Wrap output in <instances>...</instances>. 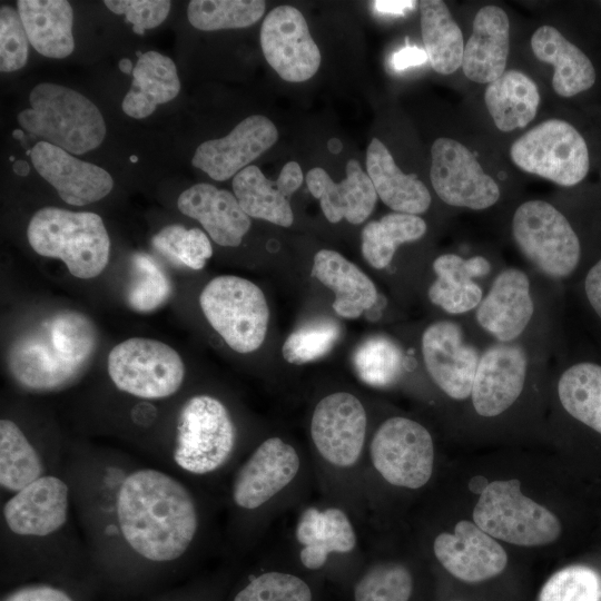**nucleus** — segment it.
I'll list each match as a JSON object with an SVG mask.
<instances>
[{
    "label": "nucleus",
    "mask_w": 601,
    "mask_h": 601,
    "mask_svg": "<svg viewBox=\"0 0 601 601\" xmlns=\"http://www.w3.org/2000/svg\"><path fill=\"white\" fill-rule=\"evenodd\" d=\"M180 81L175 62L150 50L138 58L132 71L131 88L122 99L126 115L136 119L150 116L158 105L177 97Z\"/></svg>",
    "instance_id": "obj_32"
},
{
    "label": "nucleus",
    "mask_w": 601,
    "mask_h": 601,
    "mask_svg": "<svg viewBox=\"0 0 601 601\" xmlns=\"http://www.w3.org/2000/svg\"><path fill=\"white\" fill-rule=\"evenodd\" d=\"M27 237L37 254L62 260L77 278L97 277L109 260L110 239L95 213L41 208L31 217Z\"/></svg>",
    "instance_id": "obj_5"
},
{
    "label": "nucleus",
    "mask_w": 601,
    "mask_h": 601,
    "mask_svg": "<svg viewBox=\"0 0 601 601\" xmlns=\"http://www.w3.org/2000/svg\"><path fill=\"white\" fill-rule=\"evenodd\" d=\"M231 601H312L309 587L298 577L265 572L250 578Z\"/></svg>",
    "instance_id": "obj_47"
},
{
    "label": "nucleus",
    "mask_w": 601,
    "mask_h": 601,
    "mask_svg": "<svg viewBox=\"0 0 601 601\" xmlns=\"http://www.w3.org/2000/svg\"><path fill=\"white\" fill-rule=\"evenodd\" d=\"M107 370L118 391L140 401L135 407L174 396L185 378L180 355L160 341L144 337L117 344L108 355Z\"/></svg>",
    "instance_id": "obj_8"
},
{
    "label": "nucleus",
    "mask_w": 601,
    "mask_h": 601,
    "mask_svg": "<svg viewBox=\"0 0 601 601\" xmlns=\"http://www.w3.org/2000/svg\"><path fill=\"white\" fill-rule=\"evenodd\" d=\"M433 550L449 573L470 583L496 577L508 564V554L503 546L467 520L459 521L453 533L439 534Z\"/></svg>",
    "instance_id": "obj_18"
},
{
    "label": "nucleus",
    "mask_w": 601,
    "mask_h": 601,
    "mask_svg": "<svg viewBox=\"0 0 601 601\" xmlns=\"http://www.w3.org/2000/svg\"><path fill=\"white\" fill-rule=\"evenodd\" d=\"M260 46L268 65L286 81H306L319 68V49L304 16L295 7L278 6L266 14Z\"/></svg>",
    "instance_id": "obj_13"
},
{
    "label": "nucleus",
    "mask_w": 601,
    "mask_h": 601,
    "mask_svg": "<svg viewBox=\"0 0 601 601\" xmlns=\"http://www.w3.org/2000/svg\"><path fill=\"white\" fill-rule=\"evenodd\" d=\"M473 522L495 540L520 546H540L561 534L559 519L521 492L520 481L486 484L473 510Z\"/></svg>",
    "instance_id": "obj_6"
},
{
    "label": "nucleus",
    "mask_w": 601,
    "mask_h": 601,
    "mask_svg": "<svg viewBox=\"0 0 601 601\" xmlns=\"http://www.w3.org/2000/svg\"><path fill=\"white\" fill-rule=\"evenodd\" d=\"M233 190L242 209L249 217L283 227L293 224L294 216L287 197L257 166L250 165L239 171L233 179Z\"/></svg>",
    "instance_id": "obj_37"
},
{
    "label": "nucleus",
    "mask_w": 601,
    "mask_h": 601,
    "mask_svg": "<svg viewBox=\"0 0 601 601\" xmlns=\"http://www.w3.org/2000/svg\"><path fill=\"white\" fill-rule=\"evenodd\" d=\"M30 158L38 174L69 205L85 206L98 201L114 187L108 171L49 142H37L31 148Z\"/></svg>",
    "instance_id": "obj_20"
},
{
    "label": "nucleus",
    "mask_w": 601,
    "mask_h": 601,
    "mask_svg": "<svg viewBox=\"0 0 601 601\" xmlns=\"http://www.w3.org/2000/svg\"><path fill=\"white\" fill-rule=\"evenodd\" d=\"M366 169L377 197L396 213L418 215L431 205V194L415 175L404 174L387 147L373 138L366 151Z\"/></svg>",
    "instance_id": "obj_27"
},
{
    "label": "nucleus",
    "mask_w": 601,
    "mask_h": 601,
    "mask_svg": "<svg viewBox=\"0 0 601 601\" xmlns=\"http://www.w3.org/2000/svg\"><path fill=\"white\" fill-rule=\"evenodd\" d=\"M30 108L21 110L19 125L32 137L70 154L99 147L106 124L97 106L82 93L57 83H39L29 95Z\"/></svg>",
    "instance_id": "obj_4"
},
{
    "label": "nucleus",
    "mask_w": 601,
    "mask_h": 601,
    "mask_svg": "<svg viewBox=\"0 0 601 601\" xmlns=\"http://www.w3.org/2000/svg\"><path fill=\"white\" fill-rule=\"evenodd\" d=\"M46 324L52 344L61 356L83 367L92 355L97 343L92 322L79 312L63 311Z\"/></svg>",
    "instance_id": "obj_41"
},
{
    "label": "nucleus",
    "mask_w": 601,
    "mask_h": 601,
    "mask_svg": "<svg viewBox=\"0 0 601 601\" xmlns=\"http://www.w3.org/2000/svg\"><path fill=\"white\" fill-rule=\"evenodd\" d=\"M539 601H601V577L585 565L565 566L546 580Z\"/></svg>",
    "instance_id": "obj_46"
},
{
    "label": "nucleus",
    "mask_w": 601,
    "mask_h": 601,
    "mask_svg": "<svg viewBox=\"0 0 601 601\" xmlns=\"http://www.w3.org/2000/svg\"><path fill=\"white\" fill-rule=\"evenodd\" d=\"M431 156V183L445 204L482 210L499 200L497 183L463 144L452 138H437L432 145Z\"/></svg>",
    "instance_id": "obj_12"
},
{
    "label": "nucleus",
    "mask_w": 601,
    "mask_h": 601,
    "mask_svg": "<svg viewBox=\"0 0 601 601\" xmlns=\"http://www.w3.org/2000/svg\"><path fill=\"white\" fill-rule=\"evenodd\" d=\"M236 446V427L216 397L198 394L179 407L159 465L173 472L205 476L225 466Z\"/></svg>",
    "instance_id": "obj_3"
},
{
    "label": "nucleus",
    "mask_w": 601,
    "mask_h": 601,
    "mask_svg": "<svg viewBox=\"0 0 601 601\" xmlns=\"http://www.w3.org/2000/svg\"><path fill=\"white\" fill-rule=\"evenodd\" d=\"M373 7L378 11L380 13H386V14H402L405 13L406 10L414 8V6L418 4L416 1H373Z\"/></svg>",
    "instance_id": "obj_54"
},
{
    "label": "nucleus",
    "mask_w": 601,
    "mask_h": 601,
    "mask_svg": "<svg viewBox=\"0 0 601 601\" xmlns=\"http://www.w3.org/2000/svg\"><path fill=\"white\" fill-rule=\"evenodd\" d=\"M534 56L554 68L552 87L564 98L589 90L597 73L590 58L556 28L543 24L531 37Z\"/></svg>",
    "instance_id": "obj_26"
},
{
    "label": "nucleus",
    "mask_w": 601,
    "mask_h": 601,
    "mask_svg": "<svg viewBox=\"0 0 601 601\" xmlns=\"http://www.w3.org/2000/svg\"><path fill=\"white\" fill-rule=\"evenodd\" d=\"M583 289L588 305L601 322V257L588 269Z\"/></svg>",
    "instance_id": "obj_50"
},
{
    "label": "nucleus",
    "mask_w": 601,
    "mask_h": 601,
    "mask_svg": "<svg viewBox=\"0 0 601 601\" xmlns=\"http://www.w3.org/2000/svg\"><path fill=\"white\" fill-rule=\"evenodd\" d=\"M421 32L431 67L441 75H451L461 66L464 52L463 33L447 6L441 0L418 2Z\"/></svg>",
    "instance_id": "obj_34"
},
{
    "label": "nucleus",
    "mask_w": 601,
    "mask_h": 601,
    "mask_svg": "<svg viewBox=\"0 0 601 601\" xmlns=\"http://www.w3.org/2000/svg\"><path fill=\"white\" fill-rule=\"evenodd\" d=\"M12 169L18 176L24 177L30 173V165L26 160L18 159L13 162Z\"/></svg>",
    "instance_id": "obj_55"
},
{
    "label": "nucleus",
    "mask_w": 601,
    "mask_h": 601,
    "mask_svg": "<svg viewBox=\"0 0 601 601\" xmlns=\"http://www.w3.org/2000/svg\"><path fill=\"white\" fill-rule=\"evenodd\" d=\"M299 469L295 449L279 437L264 441L238 469L231 500L242 510H255L288 485Z\"/></svg>",
    "instance_id": "obj_17"
},
{
    "label": "nucleus",
    "mask_w": 601,
    "mask_h": 601,
    "mask_svg": "<svg viewBox=\"0 0 601 601\" xmlns=\"http://www.w3.org/2000/svg\"><path fill=\"white\" fill-rule=\"evenodd\" d=\"M304 180L300 166L296 161H288L284 165L277 178L276 186L278 190L288 197L294 194Z\"/></svg>",
    "instance_id": "obj_51"
},
{
    "label": "nucleus",
    "mask_w": 601,
    "mask_h": 601,
    "mask_svg": "<svg viewBox=\"0 0 601 601\" xmlns=\"http://www.w3.org/2000/svg\"><path fill=\"white\" fill-rule=\"evenodd\" d=\"M526 355L516 345L497 344L480 357L471 397L477 414L492 417L520 396L526 376Z\"/></svg>",
    "instance_id": "obj_21"
},
{
    "label": "nucleus",
    "mask_w": 601,
    "mask_h": 601,
    "mask_svg": "<svg viewBox=\"0 0 601 601\" xmlns=\"http://www.w3.org/2000/svg\"><path fill=\"white\" fill-rule=\"evenodd\" d=\"M436 279L428 288L430 300L450 314L466 313L482 300V289L474 277L486 275L491 267L482 256L464 259L455 254L439 256L433 263Z\"/></svg>",
    "instance_id": "obj_29"
},
{
    "label": "nucleus",
    "mask_w": 601,
    "mask_h": 601,
    "mask_svg": "<svg viewBox=\"0 0 601 601\" xmlns=\"http://www.w3.org/2000/svg\"><path fill=\"white\" fill-rule=\"evenodd\" d=\"M328 149L334 154L339 152L341 149H342L341 141L338 139H335V138L331 139L328 141Z\"/></svg>",
    "instance_id": "obj_57"
},
{
    "label": "nucleus",
    "mask_w": 601,
    "mask_h": 601,
    "mask_svg": "<svg viewBox=\"0 0 601 601\" xmlns=\"http://www.w3.org/2000/svg\"><path fill=\"white\" fill-rule=\"evenodd\" d=\"M533 312L528 275L509 268L494 279L489 294L476 307L475 316L483 329L501 343H509L523 333Z\"/></svg>",
    "instance_id": "obj_22"
},
{
    "label": "nucleus",
    "mask_w": 601,
    "mask_h": 601,
    "mask_svg": "<svg viewBox=\"0 0 601 601\" xmlns=\"http://www.w3.org/2000/svg\"><path fill=\"white\" fill-rule=\"evenodd\" d=\"M541 96L526 73L510 69L487 83L485 107L495 127L504 132L526 127L535 117Z\"/></svg>",
    "instance_id": "obj_33"
},
{
    "label": "nucleus",
    "mask_w": 601,
    "mask_h": 601,
    "mask_svg": "<svg viewBox=\"0 0 601 601\" xmlns=\"http://www.w3.org/2000/svg\"><path fill=\"white\" fill-rule=\"evenodd\" d=\"M426 59L425 51L415 47H406L395 52L391 62L394 69L402 70L411 66L421 65Z\"/></svg>",
    "instance_id": "obj_52"
},
{
    "label": "nucleus",
    "mask_w": 601,
    "mask_h": 601,
    "mask_svg": "<svg viewBox=\"0 0 601 601\" xmlns=\"http://www.w3.org/2000/svg\"><path fill=\"white\" fill-rule=\"evenodd\" d=\"M262 0H193L187 17L193 27L203 31L246 28L264 14Z\"/></svg>",
    "instance_id": "obj_39"
},
{
    "label": "nucleus",
    "mask_w": 601,
    "mask_h": 601,
    "mask_svg": "<svg viewBox=\"0 0 601 601\" xmlns=\"http://www.w3.org/2000/svg\"><path fill=\"white\" fill-rule=\"evenodd\" d=\"M296 539L303 544L300 561L312 570L322 568L329 553H347L356 544L355 533L347 515L336 508H328L325 511L306 509L298 521Z\"/></svg>",
    "instance_id": "obj_31"
},
{
    "label": "nucleus",
    "mask_w": 601,
    "mask_h": 601,
    "mask_svg": "<svg viewBox=\"0 0 601 601\" xmlns=\"http://www.w3.org/2000/svg\"><path fill=\"white\" fill-rule=\"evenodd\" d=\"M12 136L19 139L21 142H24V132L21 129L13 130Z\"/></svg>",
    "instance_id": "obj_58"
},
{
    "label": "nucleus",
    "mask_w": 601,
    "mask_h": 601,
    "mask_svg": "<svg viewBox=\"0 0 601 601\" xmlns=\"http://www.w3.org/2000/svg\"><path fill=\"white\" fill-rule=\"evenodd\" d=\"M374 467L395 486L418 489L433 472L434 445L420 423L401 416L383 422L371 443Z\"/></svg>",
    "instance_id": "obj_11"
},
{
    "label": "nucleus",
    "mask_w": 601,
    "mask_h": 601,
    "mask_svg": "<svg viewBox=\"0 0 601 601\" xmlns=\"http://www.w3.org/2000/svg\"><path fill=\"white\" fill-rule=\"evenodd\" d=\"M118 66H119V69L126 75L132 73L134 71L132 63L128 58H122L118 62Z\"/></svg>",
    "instance_id": "obj_56"
},
{
    "label": "nucleus",
    "mask_w": 601,
    "mask_h": 601,
    "mask_svg": "<svg viewBox=\"0 0 601 601\" xmlns=\"http://www.w3.org/2000/svg\"><path fill=\"white\" fill-rule=\"evenodd\" d=\"M177 206L180 213L198 220L220 246H238L250 228V218L234 194L200 183L184 190Z\"/></svg>",
    "instance_id": "obj_24"
},
{
    "label": "nucleus",
    "mask_w": 601,
    "mask_h": 601,
    "mask_svg": "<svg viewBox=\"0 0 601 601\" xmlns=\"http://www.w3.org/2000/svg\"><path fill=\"white\" fill-rule=\"evenodd\" d=\"M104 3L111 12L124 14L134 32L140 36L161 24L171 7L167 0H105Z\"/></svg>",
    "instance_id": "obj_49"
},
{
    "label": "nucleus",
    "mask_w": 601,
    "mask_h": 601,
    "mask_svg": "<svg viewBox=\"0 0 601 601\" xmlns=\"http://www.w3.org/2000/svg\"><path fill=\"white\" fill-rule=\"evenodd\" d=\"M339 337L337 323L317 319L297 327L282 347L283 357L290 364H305L326 355Z\"/></svg>",
    "instance_id": "obj_45"
},
{
    "label": "nucleus",
    "mask_w": 601,
    "mask_h": 601,
    "mask_svg": "<svg viewBox=\"0 0 601 601\" xmlns=\"http://www.w3.org/2000/svg\"><path fill=\"white\" fill-rule=\"evenodd\" d=\"M138 158L135 155L130 156V161L136 162Z\"/></svg>",
    "instance_id": "obj_59"
},
{
    "label": "nucleus",
    "mask_w": 601,
    "mask_h": 601,
    "mask_svg": "<svg viewBox=\"0 0 601 601\" xmlns=\"http://www.w3.org/2000/svg\"><path fill=\"white\" fill-rule=\"evenodd\" d=\"M134 601H195L194 593L186 587H170L148 597Z\"/></svg>",
    "instance_id": "obj_53"
},
{
    "label": "nucleus",
    "mask_w": 601,
    "mask_h": 601,
    "mask_svg": "<svg viewBox=\"0 0 601 601\" xmlns=\"http://www.w3.org/2000/svg\"><path fill=\"white\" fill-rule=\"evenodd\" d=\"M199 304L208 323L235 352L250 353L263 344L269 308L253 282L234 275L215 277L203 288Z\"/></svg>",
    "instance_id": "obj_7"
},
{
    "label": "nucleus",
    "mask_w": 601,
    "mask_h": 601,
    "mask_svg": "<svg viewBox=\"0 0 601 601\" xmlns=\"http://www.w3.org/2000/svg\"><path fill=\"white\" fill-rule=\"evenodd\" d=\"M312 275L333 290V308L342 317L357 318L377 300L372 279L335 250L322 249L315 254Z\"/></svg>",
    "instance_id": "obj_28"
},
{
    "label": "nucleus",
    "mask_w": 601,
    "mask_h": 601,
    "mask_svg": "<svg viewBox=\"0 0 601 601\" xmlns=\"http://www.w3.org/2000/svg\"><path fill=\"white\" fill-rule=\"evenodd\" d=\"M91 577L35 579L1 588L0 601H98Z\"/></svg>",
    "instance_id": "obj_38"
},
{
    "label": "nucleus",
    "mask_w": 601,
    "mask_h": 601,
    "mask_svg": "<svg viewBox=\"0 0 601 601\" xmlns=\"http://www.w3.org/2000/svg\"><path fill=\"white\" fill-rule=\"evenodd\" d=\"M563 408L577 421L601 435V364L578 362L559 378Z\"/></svg>",
    "instance_id": "obj_35"
},
{
    "label": "nucleus",
    "mask_w": 601,
    "mask_h": 601,
    "mask_svg": "<svg viewBox=\"0 0 601 601\" xmlns=\"http://www.w3.org/2000/svg\"><path fill=\"white\" fill-rule=\"evenodd\" d=\"M413 589L410 571L395 562L368 569L354 589L355 601H408Z\"/></svg>",
    "instance_id": "obj_44"
},
{
    "label": "nucleus",
    "mask_w": 601,
    "mask_h": 601,
    "mask_svg": "<svg viewBox=\"0 0 601 601\" xmlns=\"http://www.w3.org/2000/svg\"><path fill=\"white\" fill-rule=\"evenodd\" d=\"M28 36L18 10L2 4L0 8V70L12 72L28 60Z\"/></svg>",
    "instance_id": "obj_48"
},
{
    "label": "nucleus",
    "mask_w": 601,
    "mask_h": 601,
    "mask_svg": "<svg viewBox=\"0 0 601 601\" xmlns=\"http://www.w3.org/2000/svg\"><path fill=\"white\" fill-rule=\"evenodd\" d=\"M426 228V223L418 215L390 213L363 228L362 255L372 267L385 268L400 245L422 238Z\"/></svg>",
    "instance_id": "obj_36"
},
{
    "label": "nucleus",
    "mask_w": 601,
    "mask_h": 601,
    "mask_svg": "<svg viewBox=\"0 0 601 601\" xmlns=\"http://www.w3.org/2000/svg\"><path fill=\"white\" fill-rule=\"evenodd\" d=\"M131 278L126 299L131 309L149 313L164 305L173 293L171 282L154 257L136 253L130 262Z\"/></svg>",
    "instance_id": "obj_40"
},
{
    "label": "nucleus",
    "mask_w": 601,
    "mask_h": 601,
    "mask_svg": "<svg viewBox=\"0 0 601 601\" xmlns=\"http://www.w3.org/2000/svg\"><path fill=\"white\" fill-rule=\"evenodd\" d=\"M0 523L1 588L45 578H93L63 475L43 476L2 500Z\"/></svg>",
    "instance_id": "obj_2"
},
{
    "label": "nucleus",
    "mask_w": 601,
    "mask_h": 601,
    "mask_svg": "<svg viewBox=\"0 0 601 601\" xmlns=\"http://www.w3.org/2000/svg\"><path fill=\"white\" fill-rule=\"evenodd\" d=\"M510 156L521 170L563 187L581 183L590 168L583 136L562 119H548L525 131L512 144Z\"/></svg>",
    "instance_id": "obj_9"
},
{
    "label": "nucleus",
    "mask_w": 601,
    "mask_h": 601,
    "mask_svg": "<svg viewBox=\"0 0 601 601\" xmlns=\"http://www.w3.org/2000/svg\"><path fill=\"white\" fill-rule=\"evenodd\" d=\"M154 248L171 262L191 269H201L211 257L213 248L207 235L199 228L187 229L168 225L152 237Z\"/></svg>",
    "instance_id": "obj_43"
},
{
    "label": "nucleus",
    "mask_w": 601,
    "mask_h": 601,
    "mask_svg": "<svg viewBox=\"0 0 601 601\" xmlns=\"http://www.w3.org/2000/svg\"><path fill=\"white\" fill-rule=\"evenodd\" d=\"M422 355L431 378L446 395L454 400L471 395L480 358L455 323L431 324L422 335Z\"/></svg>",
    "instance_id": "obj_15"
},
{
    "label": "nucleus",
    "mask_w": 601,
    "mask_h": 601,
    "mask_svg": "<svg viewBox=\"0 0 601 601\" xmlns=\"http://www.w3.org/2000/svg\"><path fill=\"white\" fill-rule=\"evenodd\" d=\"M8 368L21 388L33 393H48L70 385L83 367L61 356L45 324L12 344L8 354Z\"/></svg>",
    "instance_id": "obj_19"
},
{
    "label": "nucleus",
    "mask_w": 601,
    "mask_h": 601,
    "mask_svg": "<svg viewBox=\"0 0 601 601\" xmlns=\"http://www.w3.org/2000/svg\"><path fill=\"white\" fill-rule=\"evenodd\" d=\"M512 234L521 253L544 275L564 278L581 262V243L568 218L544 200L520 205L512 219Z\"/></svg>",
    "instance_id": "obj_10"
},
{
    "label": "nucleus",
    "mask_w": 601,
    "mask_h": 601,
    "mask_svg": "<svg viewBox=\"0 0 601 601\" xmlns=\"http://www.w3.org/2000/svg\"><path fill=\"white\" fill-rule=\"evenodd\" d=\"M366 433V413L359 400L346 392L322 398L313 413L311 434L321 455L347 467L358 460Z\"/></svg>",
    "instance_id": "obj_14"
},
{
    "label": "nucleus",
    "mask_w": 601,
    "mask_h": 601,
    "mask_svg": "<svg viewBox=\"0 0 601 601\" xmlns=\"http://www.w3.org/2000/svg\"><path fill=\"white\" fill-rule=\"evenodd\" d=\"M278 139L276 126L267 117L253 115L227 136L200 144L191 165L217 181L235 177Z\"/></svg>",
    "instance_id": "obj_16"
},
{
    "label": "nucleus",
    "mask_w": 601,
    "mask_h": 601,
    "mask_svg": "<svg viewBox=\"0 0 601 601\" xmlns=\"http://www.w3.org/2000/svg\"><path fill=\"white\" fill-rule=\"evenodd\" d=\"M62 475L101 597L134 601L175 585L201 524L183 479L119 452L76 446Z\"/></svg>",
    "instance_id": "obj_1"
},
{
    "label": "nucleus",
    "mask_w": 601,
    "mask_h": 601,
    "mask_svg": "<svg viewBox=\"0 0 601 601\" xmlns=\"http://www.w3.org/2000/svg\"><path fill=\"white\" fill-rule=\"evenodd\" d=\"M359 378L373 386H386L395 381L402 368V352L385 336L366 338L353 355Z\"/></svg>",
    "instance_id": "obj_42"
},
{
    "label": "nucleus",
    "mask_w": 601,
    "mask_h": 601,
    "mask_svg": "<svg viewBox=\"0 0 601 601\" xmlns=\"http://www.w3.org/2000/svg\"><path fill=\"white\" fill-rule=\"evenodd\" d=\"M28 40L40 55L62 59L75 49L72 35L73 10L66 0H19Z\"/></svg>",
    "instance_id": "obj_30"
},
{
    "label": "nucleus",
    "mask_w": 601,
    "mask_h": 601,
    "mask_svg": "<svg viewBox=\"0 0 601 601\" xmlns=\"http://www.w3.org/2000/svg\"><path fill=\"white\" fill-rule=\"evenodd\" d=\"M305 180L311 194L319 199L324 216L334 224L343 218L354 225L363 223L377 200L371 178L353 158L347 161L346 178L341 183H335L321 167L312 168Z\"/></svg>",
    "instance_id": "obj_23"
},
{
    "label": "nucleus",
    "mask_w": 601,
    "mask_h": 601,
    "mask_svg": "<svg viewBox=\"0 0 601 601\" xmlns=\"http://www.w3.org/2000/svg\"><path fill=\"white\" fill-rule=\"evenodd\" d=\"M510 48V22L506 12L493 4L475 14L472 33L464 46V76L479 83H490L506 70Z\"/></svg>",
    "instance_id": "obj_25"
}]
</instances>
